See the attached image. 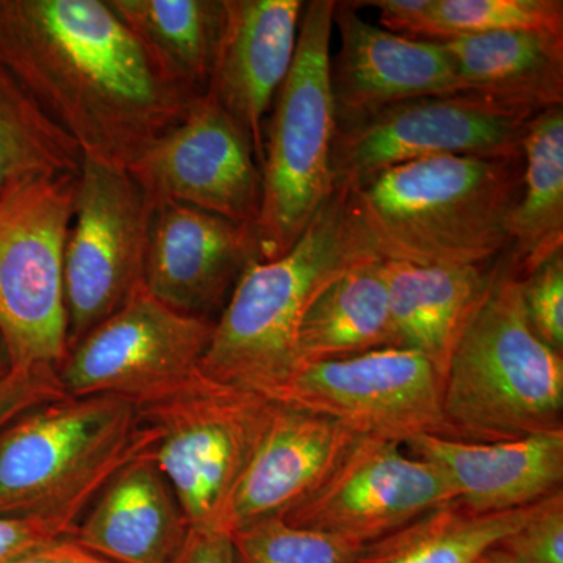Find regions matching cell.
Masks as SVG:
<instances>
[{"mask_svg":"<svg viewBox=\"0 0 563 563\" xmlns=\"http://www.w3.org/2000/svg\"><path fill=\"white\" fill-rule=\"evenodd\" d=\"M523 177L509 220V254L521 276L563 250V106L540 111L521 140Z\"/></svg>","mask_w":563,"mask_h":563,"instance_id":"cell-25","label":"cell"},{"mask_svg":"<svg viewBox=\"0 0 563 563\" xmlns=\"http://www.w3.org/2000/svg\"><path fill=\"white\" fill-rule=\"evenodd\" d=\"M158 73L192 98L209 90L220 43L222 0H107Z\"/></svg>","mask_w":563,"mask_h":563,"instance_id":"cell-24","label":"cell"},{"mask_svg":"<svg viewBox=\"0 0 563 563\" xmlns=\"http://www.w3.org/2000/svg\"><path fill=\"white\" fill-rule=\"evenodd\" d=\"M407 446L439 466L455 501L473 512L521 509L562 490L563 429L498 443L421 435Z\"/></svg>","mask_w":563,"mask_h":563,"instance_id":"cell-19","label":"cell"},{"mask_svg":"<svg viewBox=\"0 0 563 563\" xmlns=\"http://www.w3.org/2000/svg\"><path fill=\"white\" fill-rule=\"evenodd\" d=\"M536 504L490 514L443 504L363 547L355 563H476L520 529Z\"/></svg>","mask_w":563,"mask_h":563,"instance_id":"cell-26","label":"cell"},{"mask_svg":"<svg viewBox=\"0 0 563 563\" xmlns=\"http://www.w3.org/2000/svg\"><path fill=\"white\" fill-rule=\"evenodd\" d=\"M443 380L442 372L421 352L384 347L306 363L272 399L324 415L358 437L407 444L421 435L451 439Z\"/></svg>","mask_w":563,"mask_h":563,"instance_id":"cell-11","label":"cell"},{"mask_svg":"<svg viewBox=\"0 0 563 563\" xmlns=\"http://www.w3.org/2000/svg\"><path fill=\"white\" fill-rule=\"evenodd\" d=\"M224 14L209 95L239 122L265 157V117L298 47L302 0H222Z\"/></svg>","mask_w":563,"mask_h":563,"instance_id":"cell-17","label":"cell"},{"mask_svg":"<svg viewBox=\"0 0 563 563\" xmlns=\"http://www.w3.org/2000/svg\"><path fill=\"white\" fill-rule=\"evenodd\" d=\"M172 563H235L231 536L224 531L190 528Z\"/></svg>","mask_w":563,"mask_h":563,"instance_id":"cell-34","label":"cell"},{"mask_svg":"<svg viewBox=\"0 0 563 563\" xmlns=\"http://www.w3.org/2000/svg\"><path fill=\"white\" fill-rule=\"evenodd\" d=\"M510 31L563 33L562 0H429L412 38L443 43Z\"/></svg>","mask_w":563,"mask_h":563,"instance_id":"cell-28","label":"cell"},{"mask_svg":"<svg viewBox=\"0 0 563 563\" xmlns=\"http://www.w3.org/2000/svg\"><path fill=\"white\" fill-rule=\"evenodd\" d=\"M76 141L0 68V195L41 177L80 173Z\"/></svg>","mask_w":563,"mask_h":563,"instance_id":"cell-27","label":"cell"},{"mask_svg":"<svg viewBox=\"0 0 563 563\" xmlns=\"http://www.w3.org/2000/svg\"><path fill=\"white\" fill-rule=\"evenodd\" d=\"M361 437L340 422L277 402L254 457L233 492L225 532L282 518L312 495Z\"/></svg>","mask_w":563,"mask_h":563,"instance_id":"cell-18","label":"cell"},{"mask_svg":"<svg viewBox=\"0 0 563 563\" xmlns=\"http://www.w3.org/2000/svg\"><path fill=\"white\" fill-rule=\"evenodd\" d=\"M77 176L41 177L0 195V336L11 369H58L68 354L63 254Z\"/></svg>","mask_w":563,"mask_h":563,"instance_id":"cell-8","label":"cell"},{"mask_svg":"<svg viewBox=\"0 0 563 563\" xmlns=\"http://www.w3.org/2000/svg\"><path fill=\"white\" fill-rule=\"evenodd\" d=\"M235 563H355L363 547L268 518L231 533Z\"/></svg>","mask_w":563,"mask_h":563,"instance_id":"cell-29","label":"cell"},{"mask_svg":"<svg viewBox=\"0 0 563 563\" xmlns=\"http://www.w3.org/2000/svg\"><path fill=\"white\" fill-rule=\"evenodd\" d=\"M529 114L468 92L391 103L336 125L333 192L347 195L388 169L439 157H521Z\"/></svg>","mask_w":563,"mask_h":563,"instance_id":"cell-10","label":"cell"},{"mask_svg":"<svg viewBox=\"0 0 563 563\" xmlns=\"http://www.w3.org/2000/svg\"><path fill=\"white\" fill-rule=\"evenodd\" d=\"M213 325L177 312L143 285L70 347L58 368L63 390L70 398L111 396L136 407L155 401L198 372Z\"/></svg>","mask_w":563,"mask_h":563,"instance_id":"cell-12","label":"cell"},{"mask_svg":"<svg viewBox=\"0 0 563 563\" xmlns=\"http://www.w3.org/2000/svg\"><path fill=\"white\" fill-rule=\"evenodd\" d=\"M188 531L172 485L147 455L103 487L70 537L111 563H172Z\"/></svg>","mask_w":563,"mask_h":563,"instance_id":"cell-20","label":"cell"},{"mask_svg":"<svg viewBox=\"0 0 563 563\" xmlns=\"http://www.w3.org/2000/svg\"><path fill=\"white\" fill-rule=\"evenodd\" d=\"M335 0L303 5L298 47L274 99L255 224L258 258L287 254L333 195L331 154L336 121L329 63Z\"/></svg>","mask_w":563,"mask_h":563,"instance_id":"cell-6","label":"cell"},{"mask_svg":"<svg viewBox=\"0 0 563 563\" xmlns=\"http://www.w3.org/2000/svg\"><path fill=\"white\" fill-rule=\"evenodd\" d=\"M476 563H518L512 555L507 554L506 551L499 547L492 548L483 555Z\"/></svg>","mask_w":563,"mask_h":563,"instance_id":"cell-36","label":"cell"},{"mask_svg":"<svg viewBox=\"0 0 563 563\" xmlns=\"http://www.w3.org/2000/svg\"><path fill=\"white\" fill-rule=\"evenodd\" d=\"M498 547L518 563H563V492L537 503L526 523Z\"/></svg>","mask_w":563,"mask_h":563,"instance_id":"cell-31","label":"cell"},{"mask_svg":"<svg viewBox=\"0 0 563 563\" xmlns=\"http://www.w3.org/2000/svg\"><path fill=\"white\" fill-rule=\"evenodd\" d=\"M461 92L536 117L563 106V33L510 31L443 41Z\"/></svg>","mask_w":563,"mask_h":563,"instance_id":"cell-22","label":"cell"},{"mask_svg":"<svg viewBox=\"0 0 563 563\" xmlns=\"http://www.w3.org/2000/svg\"><path fill=\"white\" fill-rule=\"evenodd\" d=\"M379 257L333 192L287 254L247 263L214 321L199 369L207 376L268 396L298 369L296 333L309 303L344 269Z\"/></svg>","mask_w":563,"mask_h":563,"instance_id":"cell-3","label":"cell"},{"mask_svg":"<svg viewBox=\"0 0 563 563\" xmlns=\"http://www.w3.org/2000/svg\"><path fill=\"white\" fill-rule=\"evenodd\" d=\"M455 499L439 466L404 454L402 444L361 437L282 520L366 547Z\"/></svg>","mask_w":563,"mask_h":563,"instance_id":"cell-14","label":"cell"},{"mask_svg":"<svg viewBox=\"0 0 563 563\" xmlns=\"http://www.w3.org/2000/svg\"><path fill=\"white\" fill-rule=\"evenodd\" d=\"M2 563H111L92 553L70 536L58 537L21 558Z\"/></svg>","mask_w":563,"mask_h":563,"instance_id":"cell-35","label":"cell"},{"mask_svg":"<svg viewBox=\"0 0 563 563\" xmlns=\"http://www.w3.org/2000/svg\"><path fill=\"white\" fill-rule=\"evenodd\" d=\"M125 169L154 209L181 203L254 229L257 224L262 172L254 146L209 92L192 99L187 113Z\"/></svg>","mask_w":563,"mask_h":563,"instance_id":"cell-13","label":"cell"},{"mask_svg":"<svg viewBox=\"0 0 563 563\" xmlns=\"http://www.w3.org/2000/svg\"><path fill=\"white\" fill-rule=\"evenodd\" d=\"M154 444L139 407L124 399L66 396L35 407L0 437V517L70 536L103 487Z\"/></svg>","mask_w":563,"mask_h":563,"instance_id":"cell-4","label":"cell"},{"mask_svg":"<svg viewBox=\"0 0 563 563\" xmlns=\"http://www.w3.org/2000/svg\"><path fill=\"white\" fill-rule=\"evenodd\" d=\"M451 439L498 443L563 429V355L533 333L510 254L455 344L443 380Z\"/></svg>","mask_w":563,"mask_h":563,"instance_id":"cell-5","label":"cell"},{"mask_svg":"<svg viewBox=\"0 0 563 563\" xmlns=\"http://www.w3.org/2000/svg\"><path fill=\"white\" fill-rule=\"evenodd\" d=\"M58 537L65 536L40 521L0 517V563L31 553Z\"/></svg>","mask_w":563,"mask_h":563,"instance_id":"cell-33","label":"cell"},{"mask_svg":"<svg viewBox=\"0 0 563 563\" xmlns=\"http://www.w3.org/2000/svg\"><path fill=\"white\" fill-rule=\"evenodd\" d=\"M384 269L398 347L421 352L444 376L455 344L490 291L498 262L384 261Z\"/></svg>","mask_w":563,"mask_h":563,"instance_id":"cell-21","label":"cell"},{"mask_svg":"<svg viewBox=\"0 0 563 563\" xmlns=\"http://www.w3.org/2000/svg\"><path fill=\"white\" fill-rule=\"evenodd\" d=\"M0 68L84 157L128 166L187 113L107 0H0Z\"/></svg>","mask_w":563,"mask_h":563,"instance_id":"cell-1","label":"cell"},{"mask_svg":"<svg viewBox=\"0 0 563 563\" xmlns=\"http://www.w3.org/2000/svg\"><path fill=\"white\" fill-rule=\"evenodd\" d=\"M277 402L201 369L139 407L155 433L152 461L166 477L190 528L225 532V515Z\"/></svg>","mask_w":563,"mask_h":563,"instance_id":"cell-7","label":"cell"},{"mask_svg":"<svg viewBox=\"0 0 563 563\" xmlns=\"http://www.w3.org/2000/svg\"><path fill=\"white\" fill-rule=\"evenodd\" d=\"M152 214L124 166L84 157L63 254L68 351L143 287Z\"/></svg>","mask_w":563,"mask_h":563,"instance_id":"cell-9","label":"cell"},{"mask_svg":"<svg viewBox=\"0 0 563 563\" xmlns=\"http://www.w3.org/2000/svg\"><path fill=\"white\" fill-rule=\"evenodd\" d=\"M340 47L329 63L336 125L391 103L461 92L457 68L440 41L415 40L376 27L351 2H335Z\"/></svg>","mask_w":563,"mask_h":563,"instance_id":"cell-15","label":"cell"},{"mask_svg":"<svg viewBox=\"0 0 563 563\" xmlns=\"http://www.w3.org/2000/svg\"><path fill=\"white\" fill-rule=\"evenodd\" d=\"M398 347L388 301L384 261L369 257L329 282L309 303L296 333V357L336 361Z\"/></svg>","mask_w":563,"mask_h":563,"instance_id":"cell-23","label":"cell"},{"mask_svg":"<svg viewBox=\"0 0 563 563\" xmlns=\"http://www.w3.org/2000/svg\"><path fill=\"white\" fill-rule=\"evenodd\" d=\"M521 177L523 155H439L388 169L344 196L384 261L483 266L509 250Z\"/></svg>","mask_w":563,"mask_h":563,"instance_id":"cell-2","label":"cell"},{"mask_svg":"<svg viewBox=\"0 0 563 563\" xmlns=\"http://www.w3.org/2000/svg\"><path fill=\"white\" fill-rule=\"evenodd\" d=\"M254 258L252 225L162 203L152 214L144 288L177 312L207 318Z\"/></svg>","mask_w":563,"mask_h":563,"instance_id":"cell-16","label":"cell"},{"mask_svg":"<svg viewBox=\"0 0 563 563\" xmlns=\"http://www.w3.org/2000/svg\"><path fill=\"white\" fill-rule=\"evenodd\" d=\"M63 398H66V393L54 366L13 369L0 380V437L22 415Z\"/></svg>","mask_w":563,"mask_h":563,"instance_id":"cell-32","label":"cell"},{"mask_svg":"<svg viewBox=\"0 0 563 563\" xmlns=\"http://www.w3.org/2000/svg\"><path fill=\"white\" fill-rule=\"evenodd\" d=\"M521 295L533 333L563 355V250L521 276Z\"/></svg>","mask_w":563,"mask_h":563,"instance_id":"cell-30","label":"cell"},{"mask_svg":"<svg viewBox=\"0 0 563 563\" xmlns=\"http://www.w3.org/2000/svg\"><path fill=\"white\" fill-rule=\"evenodd\" d=\"M11 372L13 369H11L9 351H7L5 343H3L2 336H0V380L5 379Z\"/></svg>","mask_w":563,"mask_h":563,"instance_id":"cell-37","label":"cell"}]
</instances>
